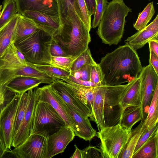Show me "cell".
Here are the masks:
<instances>
[{
    "label": "cell",
    "instance_id": "cell-1",
    "mask_svg": "<svg viewBox=\"0 0 158 158\" xmlns=\"http://www.w3.org/2000/svg\"><path fill=\"white\" fill-rule=\"evenodd\" d=\"M99 65L104 85H107L131 82L138 77L143 68L136 51L126 44L106 54Z\"/></svg>",
    "mask_w": 158,
    "mask_h": 158
},
{
    "label": "cell",
    "instance_id": "cell-2",
    "mask_svg": "<svg viewBox=\"0 0 158 158\" xmlns=\"http://www.w3.org/2000/svg\"><path fill=\"white\" fill-rule=\"evenodd\" d=\"M52 36L67 54L74 59L89 48L91 40L89 31L73 7L69 9L67 16Z\"/></svg>",
    "mask_w": 158,
    "mask_h": 158
},
{
    "label": "cell",
    "instance_id": "cell-3",
    "mask_svg": "<svg viewBox=\"0 0 158 158\" xmlns=\"http://www.w3.org/2000/svg\"><path fill=\"white\" fill-rule=\"evenodd\" d=\"M131 10L123 0L108 2L97 31L103 43L110 46L117 45L121 41L125 18Z\"/></svg>",
    "mask_w": 158,
    "mask_h": 158
},
{
    "label": "cell",
    "instance_id": "cell-4",
    "mask_svg": "<svg viewBox=\"0 0 158 158\" xmlns=\"http://www.w3.org/2000/svg\"><path fill=\"white\" fill-rule=\"evenodd\" d=\"M52 36L41 29L14 43L28 62L37 64H50Z\"/></svg>",
    "mask_w": 158,
    "mask_h": 158
},
{
    "label": "cell",
    "instance_id": "cell-5",
    "mask_svg": "<svg viewBox=\"0 0 158 158\" xmlns=\"http://www.w3.org/2000/svg\"><path fill=\"white\" fill-rule=\"evenodd\" d=\"M66 126L64 120L50 104L37 100L31 135L41 134L48 137Z\"/></svg>",
    "mask_w": 158,
    "mask_h": 158
},
{
    "label": "cell",
    "instance_id": "cell-6",
    "mask_svg": "<svg viewBox=\"0 0 158 158\" xmlns=\"http://www.w3.org/2000/svg\"><path fill=\"white\" fill-rule=\"evenodd\" d=\"M131 130L126 129L119 123L106 126L97 132L100 139V149L103 158H118L130 136Z\"/></svg>",
    "mask_w": 158,
    "mask_h": 158
},
{
    "label": "cell",
    "instance_id": "cell-7",
    "mask_svg": "<svg viewBox=\"0 0 158 158\" xmlns=\"http://www.w3.org/2000/svg\"><path fill=\"white\" fill-rule=\"evenodd\" d=\"M127 85H106L104 107L106 126L119 123L122 115L120 107L121 97Z\"/></svg>",
    "mask_w": 158,
    "mask_h": 158
},
{
    "label": "cell",
    "instance_id": "cell-8",
    "mask_svg": "<svg viewBox=\"0 0 158 158\" xmlns=\"http://www.w3.org/2000/svg\"><path fill=\"white\" fill-rule=\"evenodd\" d=\"M24 76L45 79L50 84L56 79L32 66L21 64H0V86H6L9 81L18 77Z\"/></svg>",
    "mask_w": 158,
    "mask_h": 158
},
{
    "label": "cell",
    "instance_id": "cell-9",
    "mask_svg": "<svg viewBox=\"0 0 158 158\" xmlns=\"http://www.w3.org/2000/svg\"><path fill=\"white\" fill-rule=\"evenodd\" d=\"M21 94L15 93L0 113V134L8 150H11L15 121Z\"/></svg>",
    "mask_w": 158,
    "mask_h": 158
},
{
    "label": "cell",
    "instance_id": "cell-10",
    "mask_svg": "<svg viewBox=\"0 0 158 158\" xmlns=\"http://www.w3.org/2000/svg\"><path fill=\"white\" fill-rule=\"evenodd\" d=\"M48 137L41 134H31L11 152L17 158H46Z\"/></svg>",
    "mask_w": 158,
    "mask_h": 158
},
{
    "label": "cell",
    "instance_id": "cell-11",
    "mask_svg": "<svg viewBox=\"0 0 158 158\" xmlns=\"http://www.w3.org/2000/svg\"><path fill=\"white\" fill-rule=\"evenodd\" d=\"M28 91L29 98L27 110L21 124L13 139L11 146L14 148L24 142L31 133L34 110L37 102L35 87Z\"/></svg>",
    "mask_w": 158,
    "mask_h": 158
},
{
    "label": "cell",
    "instance_id": "cell-12",
    "mask_svg": "<svg viewBox=\"0 0 158 158\" xmlns=\"http://www.w3.org/2000/svg\"><path fill=\"white\" fill-rule=\"evenodd\" d=\"M75 136L72 129L67 126L61 127L56 132L49 136L47 138L46 158H51L64 152Z\"/></svg>",
    "mask_w": 158,
    "mask_h": 158
},
{
    "label": "cell",
    "instance_id": "cell-13",
    "mask_svg": "<svg viewBox=\"0 0 158 158\" xmlns=\"http://www.w3.org/2000/svg\"><path fill=\"white\" fill-rule=\"evenodd\" d=\"M138 77L140 80L143 95V116L148 114L147 108L150 104L154 91L158 84V75L149 64L143 67Z\"/></svg>",
    "mask_w": 158,
    "mask_h": 158
},
{
    "label": "cell",
    "instance_id": "cell-14",
    "mask_svg": "<svg viewBox=\"0 0 158 158\" xmlns=\"http://www.w3.org/2000/svg\"><path fill=\"white\" fill-rule=\"evenodd\" d=\"M61 100L71 119L72 130L75 136L86 141L91 140L96 135L97 133L96 130L93 127L89 118L82 116Z\"/></svg>",
    "mask_w": 158,
    "mask_h": 158
},
{
    "label": "cell",
    "instance_id": "cell-15",
    "mask_svg": "<svg viewBox=\"0 0 158 158\" xmlns=\"http://www.w3.org/2000/svg\"><path fill=\"white\" fill-rule=\"evenodd\" d=\"M35 91L37 100L50 104L64 120L67 125L72 129L71 120L62 101L53 90L50 84L41 87H35Z\"/></svg>",
    "mask_w": 158,
    "mask_h": 158
},
{
    "label": "cell",
    "instance_id": "cell-16",
    "mask_svg": "<svg viewBox=\"0 0 158 158\" xmlns=\"http://www.w3.org/2000/svg\"><path fill=\"white\" fill-rule=\"evenodd\" d=\"M55 92L65 102L82 116L90 117L91 113L87 106L76 97L60 80L50 84Z\"/></svg>",
    "mask_w": 158,
    "mask_h": 158
},
{
    "label": "cell",
    "instance_id": "cell-17",
    "mask_svg": "<svg viewBox=\"0 0 158 158\" xmlns=\"http://www.w3.org/2000/svg\"><path fill=\"white\" fill-rule=\"evenodd\" d=\"M158 40V15L151 23L125 40L126 44L136 51L152 40Z\"/></svg>",
    "mask_w": 158,
    "mask_h": 158
},
{
    "label": "cell",
    "instance_id": "cell-18",
    "mask_svg": "<svg viewBox=\"0 0 158 158\" xmlns=\"http://www.w3.org/2000/svg\"><path fill=\"white\" fill-rule=\"evenodd\" d=\"M15 1L19 14L22 15L26 10H31L37 11L52 16H59L57 3L54 0Z\"/></svg>",
    "mask_w": 158,
    "mask_h": 158
},
{
    "label": "cell",
    "instance_id": "cell-19",
    "mask_svg": "<svg viewBox=\"0 0 158 158\" xmlns=\"http://www.w3.org/2000/svg\"><path fill=\"white\" fill-rule=\"evenodd\" d=\"M127 84L120 102L122 115L125 109L128 107L139 106L143 108V95L139 78L138 77Z\"/></svg>",
    "mask_w": 158,
    "mask_h": 158
},
{
    "label": "cell",
    "instance_id": "cell-20",
    "mask_svg": "<svg viewBox=\"0 0 158 158\" xmlns=\"http://www.w3.org/2000/svg\"><path fill=\"white\" fill-rule=\"evenodd\" d=\"M23 15L32 19L43 30L52 36L59 28L60 21L59 16L48 15L35 11L26 10Z\"/></svg>",
    "mask_w": 158,
    "mask_h": 158
},
{
    "label": "cell",
    "instance_id": "cell-21",
    "mask_svg": "<svg viewBox=\"0 0 158 158\" xmlns=\"http://www.w3.org/2000/svg\"><path fill=\"white\" fill-rule=\"evenodd\" d=\"M106 85L98 86L96 90L92 111L90 117L96 124L98 131L106 126L104 114L105 97Z\"/></svg>",
    "mask_w": 158,
    "mask_h": 158
},
{
    "label": "cell",
    "instance_id": "cell-22",
    "mask_svg": "<svg viewBox=\"0 0 158 158\" xmlns=\"http://www.w3.org/2000/svg\"><path fill=\"white\" fill-rule=\"evenodd\" d=\"M41 83L50 84L44 79L21 76L16 77L9 81L6 87L13 92L22 94L31 89L38 87Z\"/></svg>",
    "mask_w": 158,
    "mask_h": 158
},
{
    "label": "cell",
    "instance_id": "cell-23",
    "mask_svg": "<svg viewBox=\"0 0 158 158\" xmlns=\"http://www.w3.org/2000/svg\"><path fill=\"white\" fill-rule=\"evenodd\" d=\"M62 81L73 94L87 106L91 114L95 93L98 86H84L69 81Z\"/></svg>",
    "mask_w": 158,
    "mask_h": 158
},
{
    "label": "cell",
    "instance_id": "cell-24",
    "mask_svg": "<svg viewBox=\"0 0 158 158\" xmlns=\"http://www.w3.org/2000/svg\"><path fill=\"white\" fill-rule=\"evenodd\" d=\"M19 14L18 13L15 15L0 28V58L13 42Z\"/></svg>",
    "mask_w": 158,
    "mask_h": 158
},
{
    "label": "cell",
    "instance_id": "cell-25",
    "mask_svg": "<svg viewBox=\"0 0 158 158\" xmlns=\"http://www.w3.org/2000/svg\"><path fill=\"white\" fill-rule=\"evenodd\" d=\"M40 29L39 26L32 19L23 15L19 14L13 42L26 37Z\"/></svg>",
    "mask_w": 158,
    "mask_h": 158
},
{
    "label": "cell",
    "instance_id": "cell-26",
    "mask_svg": "<svg viewBox=\"0 0 158 158\" xmlns=\"http://www.w3.org/2000/svg\"><path fill=\"white\" fill-rule=\"evenodd\" d=\"M144 119L143 108L139 106H132L125 109L119 123L123 128L131 130L132 127L136 123Z\"/></svg>",
    "mask_w": 158,
    "mask_h": 158
},
{
    "label": "cell",
    "instance_id": "cell-27",
    "mask_svg": "<svg viewBox=\"0 0 158 158\" xmlns=\"http://www.w3.org/2000/svg\"><path fill=\"white\" fill-rule=\"evenodd\" d=\"M146 129L145 118L142 120L138 126L131 130L130 136L118 158H132L138 141Z\"/></svg>",
    "mask_w": 158,
    "mask_h": 158
},
{
    "label": "cell",
    "instance_id": "cell-28",
    "mask_svg": "<svg viewBox=\"0 0 158 158\" xmlns=\"http://www.w3.org/2000/svg\"><path fill=\"white\" fill-rule=\"evenodd\" d=\"M132 158H158V132L145 143Z\"/></svg>",
    "mask_w": 158,
    "mask_h": 158
},
{
    "label": "cell",
    "instance_id": "cell-29",
    "mask_svg": "<svg viewBox=\"0 0 158 158\" xmlns=\"http://www.w3.org/2000/svg\"><path fill=\"white\" fill-rule=\"evenodd\" d=\"M146 128L151 129L158 122V84L156 85L149 107L148 115L145 118Z\"/></svg>",
    "mask_w": 158,
    "mask_h": 158
},
{
    "label": "cell",
    "instance_id": "cell-30",
    "mask_svg": "<svg viewBox=\"0 0 158 158\" xmlns=\"http://www.w3.org/2000/svg\"><path fill=\"white\" fill-rule=\"evenodd\" d=\"M0 14V28L6 24L15 15L18 14L15 0H4Z\"/></svg>",
    "mask_w": 158,
    "mask_h": 158
},
{
    "label": "cell",
    "instance_id": "cell-31",
    "mask_svg": "<svg viewBox=\"0 0 158 158\" xmlns=\"http://www.w3.org/2000/svg\"><path fill=\"white\" fill-rule=\"evenodd\" d=\"M155 12L153 2L149 3L143 11L139 13L134 27L138 31L143 29L151 19Z\"/></svg>",
    "mask_w": 158,
    "mask_h": 158
},
{
    "label": "cell",
    "instance_id": "cell-32",
    "mask_svg": "<svg viewBox=\"0 0 158 158\" xmlns=\"http://www.w3.org/2000/svg\"><path fill=\"white\" fill-rule=\"evenodd\" d=\"M31 64L35 68L50 76L59 80L67 78L70 74V72L51 64Z\"/></svg>",
    "mask_w": 158,
    "mask_h": 158
},
{
    "label": "cell",
    "instance_id": "cell-33",
    "mask_svg": "<svg viewBox=\"0 0 158 158\" xmlns=\"http://www.w3.org/2000/svg\"><path fill=\"white\" fill-rule=\"evenodd\" d=\"M29 98V94L28 91L21 95L15 121L13 138L18 131L24 117Z\"/></svg>",
    "mask_w": 158,
    "mask_h": 158
},
{
    "label": "cell",
    "instance_id": "cell-34",
    "mask_svg": "<svg viewBox=\"0 0 158 158\" xmlns=\"http://www.w3.org/2000/svg\"><path fill=\"white\" fill-rule=\"evenodd\" d=\"M74 9L78 16L90 31L92 28L91 16L89 13L84 0H74Z\"/></svg>",
    "mask_w": 158,
    "mask_h": 158
},
{
    "label": "cell",
    "instance_id": "cell-35",
    "mask_svg": "<svg viewBox=\"0 0 158 158\" xmlns=\"http://www.w3.org/2000/svg\"><path fill=\"white\" fill-rule=\"evenodd\" d=\"M96 63L88 48L74 60L72 64L70 72L77 70L85 65L94 64Z\"/></svg>",
    "mask_w": 158,
    "mask_h": 158
},
{
    "label": "cell",
    "instance_id": "cell-36",
    "mask_svg": "<svg viewBox=\"0 0 158 158\" xmlns=\"http://www.w3.org/2000/svg\"><path fill=\"white\" fill-rule=\"evenodd\" d=\"M75 59L71 57L51 56L50 64L70 71L72 64Z\"/></svg>",
    "mask_w": 158,
    "mask_h": 158
},
{
    "label": "cell",
    "instance_id": "cell-37",
    "mask_svg": "<svg viewBox=\"0 0 158 158\" xmlns=\"http://www.w3.org/2000/svg\"><path fill=\"white\" fill-rule=\"evenodd\" d=\"M108 3L107 0H97V5L91 25L92 28H95L98 27Z\"/></svg>",
    "mask_w": 158,
    "mask_h": 158
},
{
    "label": "cell",
    "instance_id": "cell-38",
    "mask_svg": "<svg viewBox=\"0 0 158 158\" xmlns=\"http://www.w3.org/2000/svg\"><path fill=\"white\" fill-rule=\"evenodd\" d=\"M157 132H158V123L150 129L148 130L146 128L145 130L140 138L135 147L133 156Z\"/></svg>",
    "mask_w": 158,
    "mask_h": 158
},
{
    "label": "cell",
    "instance_id": "cell-39",
    "mask_svg": "<svg viewBox=\"0 0 158 158\" xmlns=\"http://www.w3.org/2000/svg\"><path fill=\"white\" fill-rule=\"evenodd\" d=\"M74 0H57L60 24L67 16L69 9L72 7L74 8Z\"/></svg>",
    "mask_w": 158,
    "mask_h": 158
},
{
    "label": "cell",
    "instance_id": "cell-40",
    "mask_svg": "<svg viewBox=\"0 0 158 158\" xmlns=\"http://www.w3.org/2000/svg\"><path fill=\"white\" fill-rule=\"evenodd\" d=\"M93 65L91 64L85 65L77 70L70 71V74L76 78L90 81L91 67Z\"/></svg>",
    "mask_w": 158,
    "mask_h": 158
},
{
    "label": "cell",
    "instance_id": "cell-41",
    "mask_svg": "<svg viewBox=\"0 0 158 158\" xmlns=\"http://www.w3.org/2000/svg\"><path fill=\"white\" fill-rule=\"evenodd\" d=\"M90 81L99 85H104L102 71L99 64L96 63L92 66Z\"/></svg>",
    "mask_w": 158,
    "mask_h": 158
},
{
    "label": "cell",
    "instance_id": "cell-42",
    "mask_svg": "<svg viewBox=\"0 0 158 158\" xmlns=\"http://www.w3.org/2000/svg\"><path fill=\"white\" fill-rule=\"evenodd\" d=\"M15 93L8 89L6 86H0V113L7 102Z\"/></svg>",
    "mask_w": 158,
    "mask_h": 158
},
{
    "label": "cell",
    "instance_id": "cell-43",
    "mask_svg": "<svg viewBox=\"0 0 158 158\" xmlns=\"http://www.w3.org/2000/svg\"><path fill=\"white\" fill-rule=\"evenodd\" d=\"M83 158H103L100 149L93 146H89L82 150Z\"/></svg>",
    "mask_w": 158,
    "mask_h": 158
},
{
    "label": "cell",
    "instance_id": "cell-44",
    "mask_svg": "<svg viewBox=\"0 0 158 158\" xmlns=\"http://www.w3.org/2000/svg\"><path fill=\"white\" fill-rule=\"evenodd\" d=\"M50 52L51 55L52 56L70 57L65 52L52 36L50 47Z\"/></svg>",
    "mask_w": 158,
    "mask_h": 158
},
{
    "label": "cell",
    "instance_id": "cell-45",
    "mask_svg": "<svg viewBox=\"0 0 158 158\" xmlns=\"http://www.w3.org/2000/svg\"><path fill=\"white\" fill-rule=\"evenodd\" d=\"M60 80L64 81H69L81 85L86 86L97 87L102 85L96 84L90 81H84L79 79L76 78L71 74L67 78Z\"/></svg>",
    "mask_w": 158,
    "mask_h": 158
},
{
    "label": "cell",
    "instance_id": "cell-46",
    "mask_svg": "<svg viewBox=\"0 0 158 158\" xmlns=\"http://www.w3.org/2000/svg\"><path fill=\"white\" fill-rule=\"evenodd\" d=\"M149 64L158 75V56L151 51H150Z\"/></svg>",
    "mask_w": 158,
    "mask_h": 158
},
{
    "label": "cell",
    "instance_id": "cell-47",
    "mask_svg": "<svg viewBox=\"0 0 158 158\" xmlns=\"http://www.w3.org/2000/svg\"><path fill=\"white\" fill-rule=\"evenodd\" d=\"M90 15L95 13L97 5V0H84Z\"/></svg>",
    "mask_w": 158,
    "mask_h": 158
},
{
    "label": "cell",
    "instance_id": "cell-48",
    "mask_svg": "<svg viewBox=\"0 0 158 158\" xmlns=\"http://www.w3.org/2000/svg\"><path fill=\"white\" fill-rule=\"evenodd\" d=\"M149 50L158 56V40H152L148 42Z\"/></svg>",
    "mask_w": 158,
    "mask_h": 158
},
{
    "label": "cell",
    "instance_id": "cell-49",
    "mask_svg": "<svg viewBox=\"0 0 158 158\" xmlns=\"http://www.w3.org/2000/svg\"><path fill=\"white\" fill-rule=\"evenodd\" d=\"M75 150L71 158H83L82 150L79 149L76 144L74 145Z\"/></svg>",
    "mask_w": 158,
    "mask_h": 158
},
{
    "label": "cell",
    "instance_id": "cell-50",
    "mask_svg": "<svg viewBox=\"0 0 158 158\" xmlns=\"http://www.w3.org/2000/svg\"><path fill=\"white\" fill-rule=\"evenodd\" d=\"M8 150L5 146L0 134V158H3L6 151Z\"/></svg>",
    "mask_w": 158,
    "mask_h": 158
},
{
    "label": "cell",
    "instance_id": "cell-51",
    "mask_svg": "<svg viewBox=\"0 0 158 158\" xmlns=\"http://www.w3.org/2000/svg\"><path fill=\"white\" fill-rule=\"evenodd\" d=\"M2 6H1V7H0V13H1V9L2 8Z\"/></svg>",
    "mask_w": 158,
    "mask_h": 158
},
{
    "label": "cell",
    "instance_id": "cell-52",
    "mask_svg": "<svg viewBox=\"0 0 158 158\" xmlns=\"http://www.w3.org/2000/svg\"><path fill=\"white\" fill-rule=\"evenodd\" d=\"M54 0L55 1H56L57 2V0Z\"/></svg>",
    "mask_w": 158,
    "mask_h": 158
},
{
    "label": "cell",
    "instance_id": "cell-53",
    "mask_svg": "<svg viewBox=\"0 0 158 158\" xmlns=\"http://www.w3.org/2000/svg\"><path fill=\"white\" fill-rule=\"evenodd\" d=\"M148 0V1H151V0Z\"/></svg>",
    "mask_w": 158,
    "mask_h": 158
},
{
    "label": "cell",
    "instance_id": "cell-54",
    "mask_svg": "<svg viewBox=\"0 0 158 158\" xmlns=\"http://www.w3.org/2000/svg\"><path fill=\"white\" fill-rule=\"evenodd\" d=\"M1 6H0V7Z\"/></svg>",
    "mask_w": 158,
    "mask_h": 158
}]
</instances>
